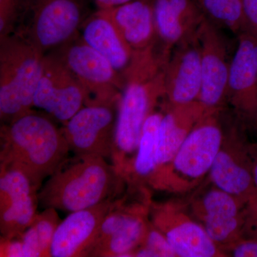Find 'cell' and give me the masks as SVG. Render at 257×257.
<instances>
[{
    "label": "cell",
    "mask_w": 257,
    "mask_h": 257,
    "mask_svg": "<svg viewBox=\"0 0 257 257\" xmlns=\"http://www.w3.org/2000/svg\"><path fill=\"white\" fill-rule=\"evenodd\" d=\"M170 56L159 46L136 52L123 75L111 161L126 182L133 178L144 124L159 101L165 98V69Z\"/></svg>",
    "instance_id": "cell-1"
},
{
    "label": "cell",
    "mask_w": 257,
    "mask_h": 257,
    "mask_svg": "<svg viewBox=\"0 0 257 257\" xmlns=\"http://www.w3.org/2000/svg\"><path fill=\"white\" fill-rule=\"evenodd\" d=\"M0 166L20 171L40 190L70 152L62 128L33 110L1 126Z\"/></svg>",
    "instance_id": "cell-2"
},
{
    "label": "cell",
    "mask_w": 257,
    "mask_h": 257,
    "mask_svg": "<svg viewBox=\"0 0 257 257\" xmlns=\"http://www.w3.org/2000/svg\"><path fill=\"white\" fill-rule=\"evenodd\" d=\"M125 180L106 159L75 156L67 159L38 191L43 209L72 213L92 207L119 195Z\"/></svg>",
    "instance_id": "cell-3"
},
{
    "label": "cell",
    "mask_w": 257,
    "mask_h": 257,
    "mask_svg": "<svg viewBox=\"0 0 257 257\" xmlns=\"http://www.w3.org/2000/svg\"><path fill=\"white\" fill-rule=\"evenodd\" d=\"M45 56L18 34L0 40V119L3 124L32 110Z\"/></svg>",
    "instance_id": "cell-4"
},
{
    "label": "cell",
    "mask_w": 257,
    "mask_h": 257,
    "mask_svg": "<svg viewBox=\"0 0 257 257\" xmlns=\"http://www.w3.org/2000/svg\"><path fill=\"white\" fill-rule=\"evenodd\" d=\"M219 111L206 113L199 120L172 162L157 175L153 188L187 192L209 174L225 137L218 118Z\"/></svg>",
    "instance_id": "cell-5"
},
{
    "label": "cell",
    "mask_w": 257,
    "mask_h": 257,
    "mask_svg": "<svg viewBox=\"0 0 257 257\" xmlns=\"http://www.w3.org/2000/svg\"><path fill=\"white\" fill-rule=\"evenodd\" d=\"M89 16L84 0H28L15 33L47 55L77 37Z\"/></svg>",
    "instance_id": "cell-6"
},
{
    "label": "cell",
    "mask_w": 257,
    "mask_h": 257,
    "mask_svg": "<svg viewBox=\"0 0 257 257\" xmlns=\"http://www.w3.org/2000/svg\"><path fill=\"white\" fill-rule=\"evenodd\" d=\"M52 52L87 91L89 96L87 104L119 101L124 79L106 59L83 41L79 34Z\"/></svg>",
    "instance_id": "cell-7"
},
{
    "label": "cell",
    "mask_w": 257,
    "mask_h": 257,
    "mask_svg": "<svg viewBox=\"0 0 257 257\" xmlns=\"http://www.w3.org/2000/svg\"><path fill=\"white\" fill-rule=\"evenodd\" d=\"M89 101L87 91L54 52L44 59L34 106L64 124Z\"/></svg>",
    "instance_id": "cell-8"
},
{
    "label": "cell",
    "mask_w": 257,
    "mask_h": 257,
    "mask_svg": "<svg viewBox=\"0 0 257 257\" xmlns=\"http://www.w3.org/2000/svg\"><path fill=\"white\" fill-rule=\"evenodd\" d=\"M117 103L86 104L64 124V136L75 156L110 159Z\"/></svg>",
    "instance_id": "cell-9"
},
{
    "label": "cell",
    "mask_w": 257,
    "mask_h": 257,
    "mask_svg": "<svg viewBox=\"0 0 257 257\" xmlns=\"http://www.w3.org/2000/svg\"><path fill=\"white\" fill-rule=\"evenodd\" d=\"M202 87L198 101L206 112L220 111L226 101L230 64L227 42L219 26L206 18L197 32Z\"/></svg>",
    "instance_id": "cell-10"
},
{
    "label": "cell",
    "mask_w": 257,
    "mask_h": 257,
    "mask_svg": "<svg viewBox=\"0 0 257 257\" xmlns=\"http://www.w3.org/2000/svg\"><path fill=\"white\" fill-rule=\"evenodd\" d=\"M150 211L152 224L165 235L177 257L227 256L208 236L203 225L179 204H151Z\"/></svg>",
    "instance_id": "cell-11"
},
{
    "label": "cell",
    "mask_w": 257,
    "mask_h": 257,
    "mask_svg": "<svg viewBox=\"0 0 257 257\" xmlns=\"http://www.w3.org/2000/svg\"><path fill=\"white\" fill-rule=\"evenodd\" d=\"M238 36L230 64L226 100L243 122L257 125V38L248 32Z\"/></svg>",
    "instance_id": "cell-12"
},
{
    "label": "cell",
    "mask_w": 257,
    "mask_h": 257,
    "mask_svg": "<svg viewBox=\"0 0 257 257\" xmlns=\"http://www.w3.org/2000/svg\"><path fill=\"white\" fill-rule=\"evenodd\" d=\"M37 194L23 172L0 166L1 238L18 237L31 225L37 214Z\"/></svg>",
    "instance_id": "cell-13"
},
{
    "label": "cell",
    "mask_w": 257,
    "mask_h": 257,
    "mask_svg": "<svg viewBox=\"0 0 257 257\" xmlns=\"http://www.w3.org/2000/svg\"><path fill=\"white\" fill-rule=\"evenodd\" d=\"M201 87V47L197 33L171 52L165 69V99L171 106L190 104L199 99Z\"/></svg>",
    "instance_id": "cell-14"
},
{
    "label": "cell",
    "mask_w": 257,
    "mask_h": 257,
    "mask_svg": "<svg viewBox=\"0 0 257 257\" xmlns=\"http://www.w3.org/2000/svg\"><path fill=\"white\" fill-rule=\"evenodd\" d=\"M245 204L216 187L196 202L193 210L211 239L219 248H227L242 238Z\"/></svg>",
    "instance_id": "cell-15"
},
{
    "label": "cell",
    "mask_w": 257,
    "mask_h": 257,
    "mask_svg": "<svg viewBox=\"0 0 257 257\" xmlns=\"http://www.w3.org/2000/svg\"><path fill=\"white\" fill-rule=\"evenodd\" d=\"M209 176L216 188L247 202L257 194L249 144L245 143L234 134V137H224Z\"/></svg>",
    "instance_id": "cell-16"
},
{
    "label": "cell",
    "mask_w": 257,
    "mask_h": 257,
    "mask_svg": "<svg viewBox=\"0 0 257 257\" xmlns=\"http://www.w3.org/2000/svg\"><path fill=\"white\" fill-rule=\"evenodd\" d=\"M117 199L70 213L61 221L54 235L51 256H89L103 220Z\"/></svg>",
    "instance_id": "cell-17"
},
{
    "label": "cell",
    "mask_w": 257,
    "mask_h": 257,
    "mask_svg": "<svg viewBox=\"0 0 257 257\" xmlns=\"http://www.w3.org/2000/svg\"><path fill=\"white\" fill-rule=\"evenodd\" d=\"M153 8L159 41L169 51L195 35L207 18L194 0H153Z\"/></svg>",
    "instance_id": "cell-18"
},
{
    "label": "cell",
    "mask_w": 257,
    "mask_h": 257,
    "mask_svg": "<svg viewBox=\"0 0 257 257\" xmlns=\"http://www.w3.org/2000/svg\"><path fill=\"white\" fill-rule=\"evenodd\" d=\"M100 10L110 19L134 53L149 50L158 43L153 0H137Z\"/></svg>",
    "instance_id": "cell-19"
},
{
    "label": "cell",
    "mask_w": 257,
    "mask_h": 257,
    "mask_svg": "<svg viewBox=\"0 0 257 257\" xmlns=\"http://www.w3.org/2000/svg\"><path fill=\"white\" fill-rule=\"evenodd\" d=\"M165 104L159 132L157 172L151 187L157 175L173 160L194 126L207 113L198 101L184 105Z\"/></svg>",
    "instance_id": "cell-20"
},
{
    "label": "cell",
    "mask_w": 257,
    "mask_h": 257,
    "mask_svg": "<svg viewBox=\"0 0 257 257\" xmlns=\"http://www.w3.org/2000/svg\"><path fill=\"white\" fill-rule=\"evenodd\" d=\"M79 37L107 60L123 77L133 62L134 52L125 43L110 19L100 10L89 15L79 31Z\"/></svg>",
    "instance_id": "cell-21"
},
{
    "label": "cell",
    "mask_w": 257,
    "mask_h": 257,
    "mask_svg": "<svg viewBox=\"0 0 257 257\" xmlns=\"http://www.w3.org/2000/svg\"><path fill=\"white\" fill-rule=\"evenodd\" d=\"M149 210L150 207L135 204L119 229L93 256L133 257V251L146 236L150 224L147 219Z\"/></svg>",
    "instance_id": "cell-22"
},
{
    "label": "cell",
    "mask_w": 257,
    "mask_h": 257,
    "mask_svg": "<svg viewBox=\"0 0 257 257\" xmlns=\"http://www.w3.org/2000/svg\"><path fill=\"white\" fill-rule=\"evenodd\" d=\"M164 115L155 109L149 115L144 124L135 163L131 183H147L151 185L157 172V145L161 121Z\"/></svg>",
    "instance_id": "cell-23"
},
{
    "label": "cell",
    "mask_w": 257,
    "mask_h": 257,
    "mask_svg": "<svg viewBox=\"0 0 257 257\" xmlns=\"http://www.w3.org/2000/svg\"><path fill=\"white\" fill-rule=\"evenodd\" d=\"M57 211L46 208L37 213L31 225L19 236L23 243V257L51 256L54 235L61 222Z\"/></svg>",
    "instance_id": "cell-24"
},
{
    "label": "cell",
    "mask_w": 257,
    "mask_h": 257,
    "mask_svg": "<svg viewBox=\"0 0 257 257\" xmlns=\"http://www.w3.org/2000/svg\"><path fill=\"white\" fill-rule=\"evenodd\" d=\"M206 17L239 35L246 31L242 0H199Z\"/></svg>",
    "instance_id": "cell-25"
},
{
    "label": "cell",
    "mask_w": 257,
    "mask_h": 257,
    "mask_svg": "<svg viewBox=\"0 0 257 257\" xmlns=\"http://www.w3.org/2000/svg\"><path fill=\"white\" fill-rule=\"evenodd\" d=\"M177 257L165 235L150 221L143 242L133 251V257Z\"/></svg>",
    "instance_id": "cell-26"
},
{
    "label": "cell",
    "mask_w": 257,
    "mask_h": 257,
    "mask_svg": "<svg viewBox=\"0 0 257 257\" xmlns=\"http://www.w3.org/2000/svg\"><path fill=\"white\" fill-rule=\"evenodd\" d=\"M28 0H0V40L15 33Z\"/></svg>",
    "instance_id": "cell-27"
},
{
    "label": "cell",
    "mask_w": 257,
    "mask_h": 257,
    "mask_svg": "<svg viewBox=\"0 0 257 257\" xmlns=\"http://www.w3.org/2000/svg\"><path fill=\"white\" fill-rule=\"evenodd\" d=\"M242 237L257 240V194L245 204Z\"/></svg>",
    "instance_id": "cell-28"
},
{
    "label": "cell",
    "mask_w": 257,
    "mask_h": 257,
    "mask_svg": "<svg viewBox=\"0 0 257 257\" xmlns=\"http://www.w3.org/2000/svg\"><path fill=\"white\" fill-rule=\"evenodd\" d=\"M231 256L257 257V240L241 238L227 248Z\"/></svg>",
    "instance_id": "cell-29"
},
{
    "label": "cell",
    "mask_w": 257,
    "mask_h": 257,
    "mask_svg": "<svg viewBox=\"0 0 257 257\" xmlns=\"http://www.w3.org/2000/svg\"><path fill=\"white\" fill-rule=\"evenodd\" d=\"M246 31L257 38V0H242Z\"/></svg>",
    "instance_id": "cell-30"
},
{
    "label": "cell",
    "mask_w": 257,
    "mask_h": 257,
    "mask_svg": "<svg viewBox=\"0 0 257 257\" xmlns=\"http://www.w3.org/2000/svg\"><path fill=\"white\" fill-rule=\"evenodd\" d=\"M0 256L23 257V243L19 236L13 239L1 238Z\"/></svg>",
    "instance_id": "cell-31"
},
{
    "label": "cell",
    "mask_w": 257,
    "mask_h": 257,
    "mask_svg": "<svg viewBox=\"0 0 257 257\" xmlns=\"http://www.w3.org/2000/svg\"><path fill=\"white\" fill-rule=\"evenodd\" d=\"M99 10L111 9L137 0H94Z\"/></svg>",
    "instance_id": "cell-32"
},
{
    "label": "cell",
    "mask_w": 257,
    "mask_h": 257,
    "mask_svg": "<svg viewBox=\"0 0 257 257\" xmlns=\"http://www.w3.org/2000/svg\"><path fill=\"white\" fill-rule=\"evenodd\" d=\"M249 150L251 159H252L253 181H254L255 186L257 189V144H254V145H250L249 144Z\"/></svg>",
    "instance_id": "cell-33"
}]
</instances>
